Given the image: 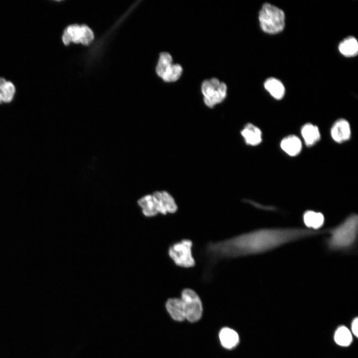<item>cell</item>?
Returning a JSON list of instances; mask_svg holds the SVG:
<instances>
[{"label":"cell","mask_w":358,"mask_h":358,"mask_svg":"<svg viewBox=\"0 0 358 358\" xmlns=\"http://www.w3.org/2000/svg\"><path fill=\"white\" fill-rule=\"evenodd\" d=\"M259 19L261 29L266 33L276 34L284 29V12L270 3H266L263 5L259 12Z\"/></svg>","instance_id":"cell-4"},{"label":"cell","mask_w":358,"mask_h":358,"mask_svg":"<svg viewBox=\"0 0 358 358\" xmlns=\"http://www.w3.org/2000/svg\"><path fill=\"white\" fill-rule=\"evenodd\" d=\"M204 102L206 106L212 108L222 102L227 95V86L216 78L204 81L201 86Z\"/></svg>","instance_id":"cell-6"},{"label":"cell","mask_w":358,"mask_h":358,"mask_svg":"<svg viewBox=\"0 0 358 358\" xmlns=\"http://www.w3.org/2000/svg\"><path fill=\"white\" fill-rule=\"evenodd\" d=\"M143 214L146 217H153L160 213L162 215L175 213L178 209L174 197L165 190L155 191L145 195L137 201Z\"/></svg>","instance_id":"cell-3"},{"label":"cell","mask_w":358,"mask_h":358,"mask_svg":"<svg viewBox=\"0 0 358 358\" xmlns=\"http://www.w3.org/2000/svg\"><path fill=\"white\" fill-rule=\"evenodd\" d=\"M166 308L174 320L182 321L185 319L184 306L180 297L168 299L166 303Z\"/></svg>","instance_id":"cell-12"},{"label":"cell","mask_w":358,"mask_h":358,"mask_svg":"<svg viewBox=\"0 0 358 358\" xmlns=\"http://www.w3.org/2000/svg\"><path fill=\"white\" fill-rule=\"evenodd\" d=\"M264 87L266 90L276 99H281L285 93V89L282 83L274 78H269L265 81Z\"/></svg>","instance_id":"cell-16"},{"label":"cell","mask_w":358,"mask_h":358,"mask_svg":"<svg viewBox=\"0 0 358 358\" xmlns=\"http://www.w3.org/2000/svg\"><path fill=\"white\" fill-rule=\"evenodd\" d=\"M15 91V87L12 83L6 81L4 78H0V92L2 102H10Z\"/></svg>","instance_id":"cell-19"},{"label":"cell","mask_w":358,"mask_h":358,"mask_svg":"<svg viewBox=\"0 0 358 358\" xmlns=\"http://www.w3.org/2000/svg\"><path fill=\"white\" fill-rule=\"evenodd\" d=\"M328 229L313 230L303 228H264L229 238L208 243L204 254L210 264L260 254L285 244L327 233Z\"/></svg>","instance_id":"cell-1"},{"label":"cell","mask_w":358,"mask_h":358,"mask_svg":"<svg viewBox=\"0 0 358 358\" xmlns=\"http://www.w3.org/2000/svg\"><path fill=\"white\" fill-rule=\"evenodd\" d=\"M331 135L332 139L337 143H341L347 141L351 135L349 123L345 119L337 120L331 128Z\"/></svg>","instance_id":"cell-9"},{"label":"cell","mask_w":358,"mask_h":358,"mask_svg":"<svg viewBox=\"0 0 358 358\" xmlns=\"http://www.w3.org/2000/svg\"><path fill=\"white\" fill-rule=\"evenodd\" d=\"M172 64V56L167 52L161 53L156 69L157 75L161 78Z\"/></svg>","instance_id":"cell-21"},{"label":"cell","mask_w":358,"mask_h":358,"mask_svg":"<svg viewBox=\"0 0 358 358\" xmlns=\"http://www.w3.org/2000/svg\"><path fill=\"white\" fill-rule=\"evenodd\" d=\"M358 216L352 213L337 226L329 229L326 240L328 249L331 251L346 250L352 247L357 240Z\"/></svg>","instance_id":"cell-2"},{"label":"cell","mask_w":358,"mask_h":358,"mask_svg":"<svg viewBox=\"0 0 358 358\" xmlns=\"http://www.w3.org/2000/svg\"><path fill=\"white\" fill-rule=\"evenodd\" d=\"M352 332L357 338L358 335V318H355L352 323Z\"/></svg>","instance_id":"cell-22"},{"label":"cell","mask_w":358,"mask_h":358,"mask_svg":"<svg viewBox=\"0 0 358 358\" xmlns=\"http://www.w3.org/2000/svg\"><path fill=\"white\" fill-rule=\"evenodd\" d=\"M93 39L92 30L87 25H71L64 30L62 40L66 45L71 42L87 45Z\"/></svg>","instance_id":"cell-8"},{"label":"cell","mask_w":358,"mask_h":358,"mask_svg":"<svg viewBox=\"0 0 358 358\" xmlns=\"http://www.w3.org/2000/svg\"><path fill=\"white\" fill-rule=\"evenodd\" d=\"M280 147L287 154L295 156L299 154L302 149V143L296 136L291 135L283 138L280 142Z\"/></svg>","instance_id":"cell-13"},{"label":"cell","mask_w":358,"mask_h":358,"mask_svg":"<svg viewBox=\"0 0 358 358\" xmlns=\"http://www.w3.org/2000/svg\"><path fill=\"white\" fill-rule=\"evenodd\" d=\"M181 299L185 314V319L195 322L202 316L203 308L201 299L197 293L189 288H184L181 292Z\"/></svg>","instance_id":"cell-7"},{"label":"cell","mask_w":358,"mask_h":358,"mask_svg":"<svg viewBox=\"0 0 358 358\" xmlns=\"http://www.w3.org/2000/svg\"><path fill=\"white\" fill-rule=\"evenodd\" d=\"M339 50L345 56H356L358 53V42L357 39L351 36L346 38L339 44Z\"/></svg>","instance_id":"cell-17"},{"label":"cell","mask_w":358,"mask_h":358,"mask_svg":"<svg viewBox=\"0 0 358 358\" xmlns=\"http://www.w3.org/2000/svg\"><path fill=\"white\" fill-rule=\"evenodd\" d=\"M219 337L222 346L227 349L235 348L239 342L238 333L229 328L225 327L222 329Z\"/></svg>","instance_id":"cell-15"},{"label":"cell","mask_w":358,"mask_h":358,"mask_svg":"<svg viewBox=\"0 0 358 358\" xmlns=\"http://www.w3.org/2000/svg\"><path fill=\"white\" fill-rule=\"evenodd\" d=\"M1 102H2V101L1 96V94H0V103H1Z\"/></svg>","instance_id":"cell-23"},{"label":"cell","mask_w":358,"mask_h":358,"mask_svg":"<svg viewBox=\"0 0 358 358\" xmlns=\"http://www.w3.org/2000/svg\"><path fill=\"white\" fill-rule=\"evenodd\" d=\"M334 341L338 345L342 347H348L352 342V334L349 329L341 326L338 328L335 332Z\"/></svg>","instance_id":"cell-18"},{"label":"cell","mask_w":358,"mask_h":358,"mask_svg":"<svg viewBox=\"0 0 358 358\" xmlns=\"http://www.w3.org/2000/svg\"><path fill=\"white\" fill-rule=\"evenodd\" d=\"M193 242L189 239H183L171 244L168 254L174 264L179 267L190 268L195 266V260L193 256Z\"/></svg>","instance_id":"cell-5"},{"label":"cell","mask_w":358,"mask_h":358,"mask_svg":"<svg viewBox=\"0 0 358 358\" xmlns=\"http://www.w3.org/2000/svg\"><path fill=\"white\" fill-rule=\"evenodd\" d=\"M182 72L181 66L179 64H172L166 71L162 79L167 82H173L178 80Z\"/></svg>","instance_id":"cell-20"},{"label":"cell","mask_w":358,"mask_h":358,"mask_svg":"<svg viewBox=\"0 0 358 358\" xmlns=\"http://www.w3.org/2000/svg\"><path fill=\"white\" fill-rule=\"evenodd\" d=\"M241 135L245 143L250 146H257L262 141L261 130L252 123H247L241 131Z\"/></svg>","instance_id":"cell-10"},{"label":"cell","mask_w":358,"mask_h":358,"mask_svg":"<svg viewBox=\"0 0 358 358\" xmlns=\"http://www.w3.org/2000/svg\"><path fill=\"white\" fill-rule=\"evenodd\" d=\"M301 135L305 144L309 147L314 145L320 139L318 127L312 123H306L301 128Z\"/></svg>","instance_id":"cell-14"},{"label":"cell","mask_w":358,"mask_h":358,"mask_svg":"<svg viewBox=\"0 0 358 358\" xmlns=\"http://www.w3.org/2000/svg\"><path fill=\"white\" fill-rule=\"evenodd\" d=\"M302 220L307 229L313 230H319L325 223V217L322 213L311 210L303 213Z\"/></svg>","instance_id":"cell-11"}]
</instances>
